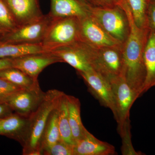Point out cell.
Instances as JSON below:
<instances>
[{
  "mask_svg": "<svg viewBox=\"0 0 155 155\" xmlns=\"http://www.w3.org/2000/svg\"><path fill=\"white\" fill-rule=\"evenodd\" d=\"M127 15L129 32L123 44L124 68L122 76L137 97L141 96L146 78L143 54L150 28H140L136 25L125 0L119 3Z\"/></svg>",
  "mask_w": 155,
  "mask_h": 155,
  "instance_id": "1",
  "label": "cell"
},
{
  "mask_svg": "<svg viewBox=\"0 0 155 155\" xmlns=\"http://www.w3.org/2000/svg\"><path fill=\"white\" fill-rule=\"evenodd\" d=\"M63 92L56 89L45 92L36 110L29 117L28 132L22 145V155H42L41 147L43 133L50 114L58 105Z\"/></svg>",
  "mask_w": 155,
  "mask_h": 155,
  "instance_id": "2",
  "label": "cell"
},
{
  "mask_svg": "<svg viewBox=\"0 0 155 155\" xmlns=\"http://www.w3.org/2000/svg\"><path fill=\"white\" fill-rule=\"evenodd\" d=\"M83 43L90 65L94 71L108 81L113 78L122 76L124 68L123 45L119 46L97 48Z\"/></svg>",
  "mask_w": 155,
  "mask_h": 155,
  "instance_id": "3",
  "label": "cell"
},
{
  "mask_svg": "<svg viewBox=\"0 0 155 155\" xmlns=\"http://www.w3.org/2000/svg\"><path fill=\"white\" fill-rule=\"evenodd\" d=\"M89 14L112 37L123 44L129 32L128 19L120 6L95 7L89 6Z\"/></svg>",
  "mask_w": 155,
  "mask_h": 155,
  "instance_id": "4",
  "label": "cell"
},
{
  "mask_svg": "<svg viewBox=\"0 0 155 155\" xmlns=\"http://www.w3.org/2000/svg\"><path fill=\"white\" fill-rule=\"evenodd\" d=\"M79 40V19L75 17L53 19L41 44L46 52Z\"/></svg>",
  "mask_w": 155,
  "mask_h": 155,
  "instance_id": "5",
  "label": "cell"
},
{
  "mask_svg": "<svg viewBox=\"0 0 155 155\" xmlns=\"http://www.w3.org/2000/svg\"><path fill=\"white\" fill-rule=\"evenodd\" d=\"M109 81L113 91L116 108L114 118L118 124V130H119L125 124L130 122V110L138 98L123 76L113 78Z\"/></svg>",
  "mask_w": 155,
  "mask_h": 155,
  "instance_id": "6",
  "label": "cell"
},
{
  "mask_svg": "<svg viewBox=\"0 0 155 155\" xmlns=\"http://www.w3.org/2000/svg\"><path fill=\"white\" fill-rule=\"evenodd\" d=\"M53 19L49 14L44 15L40 19L19 26L1 37L0 43H41Z\"/></svg>",
  "mask_w": 155,
  "mask_h": 155,
  "instance_id": "7",
  "label": "cell"
},
{
  "mask_svg": "<svg viewBox=\"0 0 155 155\" xmlns=\"http://www.w3.org/2000/svg\"><path fill=\"white\" fill-rule=\"evenodd\" d=\"M79 41L94 48L123 45L109 35L90 14L79 19Z\"/></svg>",
  "mask_w": 155,
  "mask_h": 155,
  "instance_id": "8",
  "label": "cell"
},
{
  "mask_svg": "<svg viewBox=\"0 0 155 155\" xmlns=\"http://www.w3.org/2000/svg\"><path fill=\"white\" fill-rule=\"evenodd\" d=\"M78 74L84 80L90 92L101 105L110 109L114 117L116 108L113 91L109 81L93 69Z\"/></svg>",
  "mask_w": 155,
  "mask_h": 155,
  "instance_id": "9",
  "label": "cell"
},
{
  "mask_svg": "<svg viewBox=\"0 0 155 155\" xmlns=\"http://www.w3.org/2000/svg\"><path fill=\"white\" fill-rule=\"evenodd\" d=\"M45 92L39 86L24 89L11 97L7 103L15 113L29 118L43 98Z\"/></svg>",
  "mask_w": 155,
  "mask_h": 155,
  "instance_id": "10",
  "label": "cell"
},
{
  "mask_svg": "<svg viewBox=\"0 0 155 155\" xmlns=\"http://www.w3.org/2000/svg\"><path fill=\"white\" fill-rule=\"evenodd\" d=\"M12 59L13 67L21 70L36 80L40 73L46 67L62 62L60 58L51 52L32 54Z\"/></svg>",
  "mask_w": 155,
  "mask_h": 155,
  "instance_id": "11",
  "label": "cell"
},
{
  "mask_svg": "<svg viewBox=\"0 0 155 155\" xmlns=\"http://www.w3.org/2000/svg\"><path fill=\"white\" fill-rule=\"evenodd\" d=\"M51 52L75 68L78 73L92 69L90 65L83 42L78 41L71 44L57 48Z\"/></svg>",
  "mask_w": 155,
  "mask_h": 155,
  "instance_id": "12",
  "label": "cell"
},
{
  "mask_svg": "<svg viewBox=\"0 0 155 155\" xmlns=\"http://www.w3.org/2000/svg\"><path fill=\"white\" fill-rule=\"evenodd\" d=\"M18 27L40 19L43 14L38 0H4Z\"/></svg>",
  "mask_w": 155,
  "mask_h": 155,
  "instance_id": "13",
  "label": "cell"
},
{
  "mask_svg": "<svg viewBox=\"0 0 155 155\" xmlns=\"http://www.w3.org/2000/svg\"><path fill=\"white\" fill-rule=\"evenodd\" d=\"M29 121V118L15 113L0 118V135L14 139L22 146L28 132Z\"/></svg>",
  "mask_w": 155,
  "mask_h": 155,
  "instance_id": "14",
  "label": "cell"
},
{
  "mask_svg": "<svg viewBox=\"0 0 155 155\" xmlns=\"http://www.w3.org/2000/svg\"><path fill=\"white\" fill-rule=\"evenodd\" d=\"M89 6L79 0H51L48 14L53 19L75 17L79 19L89 14Z\"/></svg>",
  "mask_w": 155,
  "mask_h": 155,
  "instance_id": "15",
  "label": "cell"
},
{
  "mask_svg": "<svg viewBox=\"0 0 155 155\" xmlns=\"http://www.w3.org/2000/svg\"><path fill=\"white\" fill-rule=\"evenodd\" d=\"M73 150V155H113L116 153L114 146L99 140L89 131L75 143Z\"/></svg>",
  "mask_w": 155,
  "mask_h": 155,
  "instance_id": "16",
  "label": "cell"
},
{
  "mask_svg": "<svg viewBox=\"0 0 155 155\" xmlns=\"http://www.w3.org/2000/svg\"><path fill=\"white\" fill-rule=\"evenodd\" d=\"M143 58L146 78L142 91V95L155 86V33L150 28L145 47Z\"/></svg>",
  "mask_w": 155,
  "mask_h": 155,
  "instance_id": "17",
  "label": "cell"
},
{
  "mask_svg": "<svg viewBox=\"0 0 155 155\" xmlns=\"http://www.w3.org/2000/svg\"><path fill=\"white\" fill-rule=\"evenodd\" d=\"M67 100L69 125L75 143L83 138L88 130L84 127L81 121L79 100L69 95H67Z\"/></svg>",
  "mask_w": 155,
  "mask_h": 155,
  "instance_id": "18",
  "label": "cell"
},
{
  "mask_svg": "<svg viewBox=\"0 0 155 155\" xmlns=\"http://www.w3.org/2000/svg\"><path fill=\"white\" fill-rule=\"evenodd\" d=\"M46 52L41 43H0V58H16Z\"/></svg>",
  "mask_w": 155,
  "mask_h": 155,
  "instance_id": "19",
  "label": "cell"
},
{
  "mask_svg": "<svg viewBox=\"0 0 155 155\" xmlns=\"http://www.w3.org/2000/svg\"><path fill=\"white\" fill-rule=\"evenodd\" d=\"M57 109L61 139L67 144L73 146L75 142L72 137L71 127L69 125L67 94L64 93L60 98Z\"/></svg>",
  "mask_w": 155,
  "mask_h": 155,
  "instance_id": "20",
  "label": "cell"
},
{
  "mask_svg": "<svg viewBox=\"0 0 155 155\" xmlns=\"http://www.w3.org/2000/svg\"><path fill=\"white\" fill-rule=\"evenodd\" d=\"M58 116L57 107L50 114L43 133L41 143L42 154L44 151L49 148L61 139Z\"/></svg>",
  "mask_w": 155,
  "mask_h": 155,
  "instance_id": "21",
  "label": "cell"
},
{
  "mask_svg": "<svg viewBox=\"0 0 155 155\" xmlns=\"http://www.w3.org/2000/svg\"><path fill=\"white\" fill-rule=\"evenodd\" d=\"M0 78L24 89L39 86L38 80L34 79L17 68H12L0 71Z\"/></svg>",
  "mask_w": 155,
  "mask_h": 155,
  "instance_id": "22",
  "label": "cell"
},
{
  "mask_svg": "<svg viewBox=\"0 0 155 155\" xmlns=\"http://www.w3.org/2000/svg\"><path fill=\"white\" fill-rule=\"evenodd\" d=\"M130 9L136 25L140 28H149L147 11L150 0H125Z\"/></svg>",
  "mask_w": 155,
  "mask_h": 155,
  "instance_id": "23",
  "label": "cell"
},
{
  "mask_svg": "<svg viewBox=\"0 0 155 155\" xmlns=\"http://www.w3.org/2000/svg\"><path fill=\"white\" fill-rule=\"evenodd\" d=\"M18 27L17 23L4 0H0V36L14 31Z\"/></svg>",
  "mask_w": 155,
  "mask_h": 155,
  "instance_id": "24",
  "label": "cell"
},
{
  "mask_svg": "<svg viewBox=\"0 0 155 155\" xmlns=\"http://www.w3.org/2000/svg\"><path fill=\"white\" fill-rule=\"evenodd\" d=\"M130 124L126 125L119 130V133L122 139V151L123 155H144L140 152L136 151L131 144Z\"/></svg>",
  "mask_w": 155,
  "mask_h": 155,
  "instance_id": "25",
  "label": "cell"
},
{
  "mask_svg": "<svg viewBox=\"0 0 155 155\" xmlns=\"http://www.w3.org/2000/svg\"><path fill=\"white\" fill-rule=\"evenodd\" d=\"M24 88L0 78V103H6L11 97Z\"/></svg>",
  "mask_w": 155,
  "mask_h": 155,
  "instance_id": "26",
  "label": "cell"
},
{
  "mask_svg": "<svg viewBox=\"0 0 155 155\" xmlns=\"http://www.w3.org/2000/svg\"><path fill=\"white\" fill-rule=\"evenodd\" d=\"M73 146L61 139L49 148L44 151L42 155H73Z\"/></svg>",
  "mask_w": 155,
  "mask_h": 155,
  "instance_id": "27",
  "label": "cell"
},
{
  "mask_svg": "<svg viewBox=\"0 0 155 155\" xmlns=\"http://www.w3.org/2000/svg\"><path fill=\"white\" fill-rule=\"evenodd\" d=\"M149 27L155 33V1L150 0L147 11Z\"/></svg>",
  "mask_w": 155,
  "mask_h": 155,
  "instance_id": "28",
  "label": "cell"
},
{
  "mask_svg": "<svg viewBox=\"0 0 155 155\" xmlns=\"http://www.w3.org/2000/svg\"><path fill=\"white\" fill-rule=\"evenodd\" d=\"M13 111L10 106L5 103H0V118H4L13 114Z\"/></svg>",
  "mask_w": 155,
  "mask_h": 155,
  "instance_id": "29",
  "label": "cell"
},
{
  "mask_svg": "<svg viewBox=\"0 0 155 155\" xmlns=\"http://www.w3.org/2000/svg\"><path fill=\"white\" fill-rule=\"evenodd\" d=\"M13 67L11 58H0V71Z\"/></svg>",
  "mask_w": 155,
  "mask_h": 155,
  "instance_id": "30",
  "label": "cell"
},
{
  "mask_svg": "<svg viewBox=\"0 0 155 155\" xmlns=\"http://www.w3.org/2000/svg\"><path fill=\"white\" fill-rule=\"evenodd\" d=\"M103 2L106 3V7H113L118 5L122 0H100Z\"/></svg>",
  "mask_w": 155,
  "mask_h": 155,
  "instance_id": "31",
  "label": "cell"
},
{
  "mask_svg": "<svg viewBox=\"0 0 155 155\" xmlns=\"http://www.w3.org/2000/svg\"><path fill=\"white\" fill-rule=\"evenodd\" d=\"M1 36H0V43H1Z\"/></svg>",
  "mask_w": 155,
  "mask_h": 155,
  "instance_id": "32",
  "label": "cell"
},
{
  "mask_svg": "<svg viewBox=\"0 0 155 155\" xmlns=\"http://www.w3.org/2000/svg\"><path fill=\"white\" fill-rule=\"evenodd\" d=\"M154 1H155V0H154Z\"/></svg>",
  "mask_w": 155,
  "mask_h": 155,
  "instance_id": "33",
  "label": "cell"
}]
</instances>
